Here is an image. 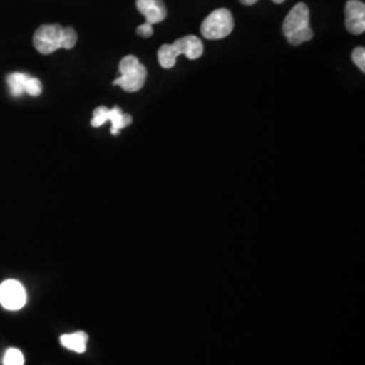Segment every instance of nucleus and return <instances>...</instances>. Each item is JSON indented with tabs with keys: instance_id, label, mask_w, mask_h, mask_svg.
<instances>
[{
	"instance_id": "1",
	"label": "nucleus",
	"mask_w": 365,
	"mask_h": 365,
	"mask_svg": "<svg viewBox=\"0 0 365 365\" xmlns=\"http://www.w3.org/2000/svg\"><path fill=\"white\" fill-rule=\"evenodd\" d=\"M78 42V33L72 27L61 25H42L33 37L34 48L41 54H52L58 49H73Z\"/></svg>"
},
{
	"instance_id": "2",
	"label": "nucleus",
	"mask_w": 365,
	"mask_h": 365,
	"mask_svg": "<svg viewBox=\"0 0 365 365\" xmlns=\"http://www.w3.org/2000/svg\"><path fill=\"white\" fill-rule=\"evenodd\" d=\"M203 42L195 36H187L182 38L176 39L170 45H163L158 53V63L165 69H170L176 66L178 57L184 54L188 60H197L203 54Z\"/></svg>"
},
{
	"instance_id": "3",
	"label": "nucleus",
	"mask_w": 365,
	"mask_h": 365,
	"mask_svg": "<svg viewBox=\"0 0 365 365\" xmlns=\"http://www.w3.org/2000/svg\"><path fill=\"white\" fill-rule=\"evenodd\" d=\"M283 33L291 45H302L313 38L310 27V10L304 3H298L292 7L283 22Z\"/></svg>"
},
{
	"instance_id": "4",
	"label": "nucleus",
	"mask_w": 365,
	"mask_h": 365,
	"mask_svg": "<svg viewBox=\"0 0 365 365\" xmlns=\"http://www.w3.org/2000/svg\"><path fill=\"white\" fill-rule=\"evenodd\" d=\"M120 76L113 81L114 86H119L126 92L140 91L144 87L146 80V68L135 56H126L119 63Z\"/></svg>"
},
{
	"instance_id": "5",
	"label": "nucleus",
	"mask_w": 365,
	"mask_h": 365,
	"mask_svg": "<svg viewBox=\"0 0 365 365\" xmlns=\"http://www.w3.org/2000/svg\"><path fill=\"white\" fill-rule=\"evenodd\" d=\"M233 15L227 9H218L210 14L200 26V33L205 38L223 39L233 31Z\"/></svg>"
},
{
	"instance_id": "6",
	"label": "nucleus",
	"mask_w": 365,
	"mask_h": 365,
	"mask_svg": "<svg viewBox=\"0 0 365 365\" xmlns=\"http://www.w3.org/2000/svg\"><path fill=\"white\" fill-rule=\"evenodd\" d=\"M107 120L111 122V134L118 135L119 131L130 125L133 118L129 114H123V111L118 106L113 108H107L106 106L96 107L92 117V128H101Z\"/></svg>"
},
{
	"instance_id": "7",
	"label": "nucleus",
	"mask_w": 365,
	"mask_h": 365,
	"mask_svg": "<svg viewBox=\"0 0 365 365\" xmlns=\"http://www.w3.org/2000/svg\"><path fill=\"white\" fill-rule=\"evenodd\" d=\"M26 289L18 280L9 279L0 284V304L6 310H21L26 304Z\"/></svg>"
},
{
	"instance_id": "8",
	"label": "nucleus",
	"mask_w": 365,
	"mask_h": 365,
	"mask_svg": "<svg viewBox=\"0 0 365 365\" xmlns=\"http://www.w3.org/2000/svg\"><path fill=\"white\" fill-rule=\"evenodd\" d=\"M7 84L14 98H21L24 93L30 96H39L42 93V83L37 78L27 73L14 72L7 76Z\"/></svg>"
},
{
	"instance_id": "9",
	"label": "nucleus",
	"mask_w": 365,
	"mask_h": 365,
	"mask_svg": "<svg viewBox=\"0 0 365 365\" xmlns=\"http://www.w3.org/2000/svg\"><path fill=\"white\" fill-rule=\"evenodd\" d=\"M345 27L354 36L365 31V6L360 0H348L345 6Z\"/></svg>"
},
{
	"instance_id": "10",
	"label": "nucleus",
	"mask_w": 365,
	"mask_h": 365,
	"mask_svg": "<svg viewBox=\"0 0 365 365\" xmlns=\"http://www.w3.org/2000/svg\"><path fill=\"white\" fill-rule=\"evenodd\" d=\"M135 6L150 25L161 24L167 18V7L163 0H135Z\"/></svg>"
},
{
	"instance_id": "11",
	"label": "nucleus",
	"mask_w": 365,
	"mask_h": 365,
	"mask_svg": "<svg viewBox=\"0 0 365 365\" xmlns=\"http://www.w3.org/2000/svg\"><path fill=\"white\" fill-rule=\"evenodd\" d=\"M61 345L72 352L84 353L87 349L88 336L84 331H75L71 334H63L60 337Z\"/></svg>"
},
{
	"instance_id": "12",
	"label": "nucleus",
	"mask_w": 365,
	"mask_h": 365,
	"mask_svg": "<svg viewBox=\"0 0 365 365\" xmlns=\"http://www.w3.org/2000/svg\"><path fill=\"white\" fill-rule=\"evenodd\" d=\"M25 364V356L16 348H10L4 353L3 365H24Z\"/></svg>"
},
{
	"instance_id": "13",
	"label": "nucleus",
	"mask_w": 365,
	"mask_h": 365,
	"mask_svg": "<svg viewBox=\"0 0 365 365\" xmlns=\"http://www.w3.org/2000/svg\"><path fill=\"white\" fill-rule=\"evenodd\" d=\"M353 63L357 66V68L364 73L365 72V51L364 48H356L352 53Z\"/></svg>"
},
{
	"instance_id": "14",
	"label": "nucleus",
	"mask_w": 365,
	"mask_h": 365,
	"mask_svg": "<svg viewBox=\"0 0 365 365\" xmlns=\"http://www.w3.org/2000/svg\"><path fill=\"white\" fill-rule=\"evenodd\" d=\"M137 34L143 38H150L153 36V25L145 22L144 25H141L137 29Z\"/></svg>"
},
{
	"instance_id": "15",
	"label": "nucleus",
	"mask_w": 365,
	"mask_h": 365,
	"mask_svg": "<svg viewBox=\"0 0 365 365\" xmlns=\"http://www.w3.org/2000/svg\"><path fill=\"white\" fill-rule=\"evenodd\" d=\"M244 6H253L255 3H257L259 0H240Z\"/></svg>"
},
{
	"instance_id": "16",
	"label": "nucleus",
	"mask_w": 365,
	"mask_h": 365,
	"mask_svg": "<svg viewBox=\"0 0 365 365\" xmlns=\"http://www.w3.org/2000/svg\"><path fill=\"white\" fill-rule=\"evenodd\" d=\"M274 3H276V4H282V3H284L286 0H272Z\"/></svg>"
}]
</instances>
